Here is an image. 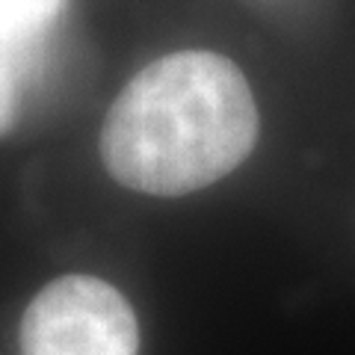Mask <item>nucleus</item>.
I'll return each mask as SVG.
<instances>
[{
    "label": "nucleus",
    "instance_id": "obj_4",
    "mask_svg": "<svg viewBox=\"0 0 355 355\" xmlns=\"http://www.w3.org/2000/svg\"><path fill=\"white\" fill-rule=\"evenodd\" d=\"M27 77L21 74L9 60L0 57V133H6L12 128V121L18 116V104L21 95L27 89Z\"/></svg>",
    "mask_w": 355,
    "mask_h": 355
},
{
    "label": "nucleus",
    "instance_id": "obj_2",
    "mask_svg": "<svg viewBox=\"0 0 355 355\" xmlns=\"http://www.w3.org/2000/svg\"><path fill=\"white\" fill-rule=\"evenodd\" d=\"M139 326L113 284L62 275L30 302L21 320V355H137Z\"/></svg>",
    "mask_w": 355,
    "mask_h": 355
},
{
    "label": "nucleus",
    "instance_id": "obj_1",
    "mask_svg": "<svg viewBox=\"0 0 355 355\" xmlns=\"http://www.w3.org/2000/svg\"><path fill=\"white\" fill-rule=\"evenodd\" d=\"M258 107L246 77L210 51L146 65L110 107L101 157L119 184L148 196H187L246 160Z\"/></svg>",
    "mask_w": 355,
    "mask_h": 355
},
{
    "label": "nucleus",
    "instance_id": "obj_3",
    "mask_svg": "<svg viewBox=\"0 0 355 355\" xmlns=\"http://www.w3.org/2000/svg\"><path fill=\"white\" fill-rule=\"evenodd\" d=\"M69 0H0V57L30 80Z\"/></svg>",
    "mask_w": 355,
    "mask_h": 355
}]
</instances>
